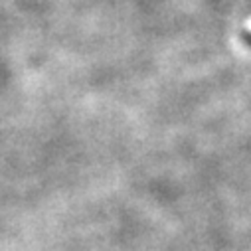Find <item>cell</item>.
Here are the masks:
<instances>
[{
    "mask_svg": "<svg viewBox=\"0 0 251 251\" xmlns=\"http://www.w3.org/2000/svg\"><path fill=\"white\" fill-rule=\"evenodd\" d=\"M241 38H243L245 46H249V48H251V32H243V34H241Z\"/></svg>",
    "mask_w": 251,
    "mask_h": 251,
    "instance_id": "6da1fadb",
    "label": "cell"
}]
</instances>
